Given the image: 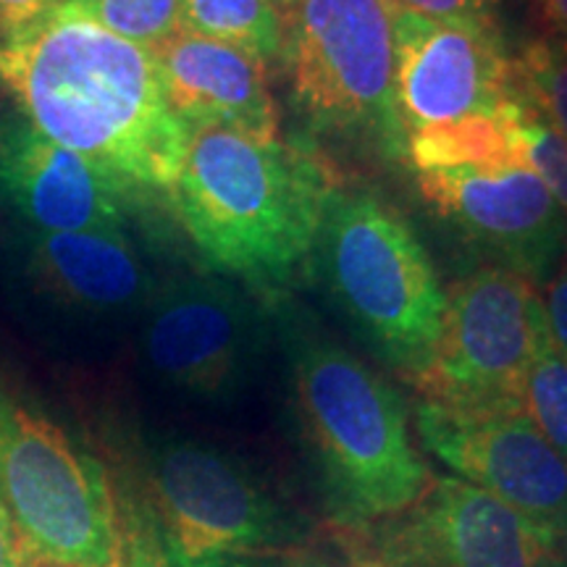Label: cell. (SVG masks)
<instances>
[{
	"instance_id": "24",
	"label": "cell",
	"mask_w": 567,
	"mask_h": 567,
	"mask_svg": "<svg viewBox=\"0 0 567 567\" xmlns=\"http://www.w3.org/2000/svg\"><path fill=\"white\" fill-rule=\"evenodd\" d=\"M538 297H542V308L544 318H547L551 342H555L557 350L567 360V250L559 258L555 271L549 274V279L542 284Z\"/></svg>"
},
{
	"instance_id": "26",
	"label": "cell",
	"mask_w": 567,
	"mask_h": 567,
	"mask_svg": "<svg viewBox=\"0 0 567 567\" xmlns=\"http://www.w3.org/2000/svg\"><path fill=\"white\" fill-rule=\"evenodd\" d=\"M534 11L542 24V38L567 48V0H534Z\"/></svg>"
},
{
	"instance_id": "12",
	"label": "cell",
	"mask_w": 567,
	"mask_h": 567,
	"mask_svg": "<svg viewBox=\"0 0 567 567\" xmlns=\"http://www.w3.org/2000/svg\"><path fill=\"white\" fill-rule=\"evenodd\" d=\"M513 97V55L496 24L394 11V105L405 137L494 116Z\"/></svg>"
},
{
	"instance_id": "11",
	"label": "cell",
	"mask_w": 567,
	"mask_h": 567,
	"mask_svg": "<svg viewBox=\"0 0 567 567\" xmlns=\"http://www.w3.org/2000/svg\"><path fill=\"white\" fill-rule=\"evenodd\" d=\"M260 350V313L221 279L187 276L147 300L142 354L179 392L208 402L231 400L252 375Z\"/></svg>"
},
{
	"instance_id": "8",
	"label": "cell",
	"mask_w": 567,
	"mask_h": 567,
	"mask_svg": "<svg viewBox=\"0 0 567 567\" xmlns=\"http://www.w3.org/2000/svg\"><path fill=\"white\" fill-rule=\"evenodd\" d=\"M544 323L534 281L494 264L478 268L446 289L434 352L408 384L439 405H520Z\"/></svg>"
},
{
	"instance_id": "29",
	"label": "cell",
	"mask_w": 567,
	"mask_h": 567,
	"mask_svg": "<svg viewBox=\"0 0 567 567\" xmlns=\"http://www.w3.org/2000/svg\"><path fill=\"white\" fill-rule=\"evenodd\" d=\"M271 3L276 6V9H281V11H284V9H289V6H292L295 0H271Z\"/></svg>"
},
{
	"instance_id": "17",
	"label": "cell",
	"mask_w": 567,
	"mask_h": 567,
	"mask_svg": "<svg viewBox=\"0 0 567 567\" xmlns=\"http://www.w3.org/2000/svg\"><path fill=\"white\" fill-rule=\"evenodd\" d=\"M182 30L237 48L268 66L284 45V11L271 0H182Z\"/></svg>"
},
{
	"instance_id": "19",
	"label": "cell",
	"mask_w": 567,
	"mask_h": 567,
	"mask_svg": "<svg viewBox=\"0 0 567 567\" xmlns=\"http://www.w3.org/2000/svg\"><path fill=\"white\" fill-rule=\"evenodd\" d=\"M520 405L549 444L567 457V360L551 342L547 323L523 379Z\"/></svg>"
},
{
	"instance_id": "14",
	"label": "cell",
	"mask_w": 567,
	"mask_h": 567,
	"mask_svg": "<svg viewBox=\"0 0 567 567\" xmlns=\"http://www.w3.org/2000/svg\"><path fill=\"white\" fill-rule=\"evenodd\" d=\"M0 195L32 231L124 229L130 195L21 118L0 130Z\"/></svg>"
},
{
	"instance_id": "16",
	"label": "cell",
	"mask_w": 567,
	"mask_h": 567,
	"mask_svg": "<svg viewBox=\"0 0 567 567\" xmlns=\"http://www.w3.org/2000/svg\"><path fill=\"white\" fill-rule=\"evenodd\" d=\"M30 268L48 292L90 313H118L151 300V274L124 229L32 231Z\"/></svg>"
},
{
	"instance_id": "23",
	"label": "cell",
	"mask_w": 567,
	"mask_h": 567,
	"mask_svg": "<svg viewBox=\"0 0 567 567\" xmlns=\"http://www.w3.org/2000/svg\"><path fill=\"white\" fill-rule=\"evenodd\" d=\"M394 11L439 21H478L496 24L499 0H386Z\"/></svg>"
},
{
	"instance_id": "32",
	"label": "cell",
	"mask_w": 567,
	"mask_h": 567,
	"mask_svg": "<svg viewBox=\"0 0 567 567\" xmlns=\"http://www.w3.org/2000/svg\"><path fill=\"white\" fill-rule=\"evenodd\" d=\"M30 567H51V565H30Z\"/></svg>"
},
{
	"instance_id": "28",
	"label": "cell",
	"mask_w": 567,
	"mask_h": 567,
	"mask_svg": "<svg viewBox=\"0 0 567 567\" xmlns=\"http://www.w3.org/2000/svg\"><path fill=\"white\" fill-rule=\"evenodd\" d=\"M292 567H337V565H331V563H323V559H310V563H308V559H305V563H302V559H300V563H295ZM350 567H358V563H352Z\"/></svg>"
},
{
	"instance_id": "18",
	"label": "cell",
	"mask_w": 567,
	"mask_h": 567,
	"mask_svg": "<svg viewBox=\"0 0 567 567\" xmlns=\"http://www.w3.org/2000/svg\"><path fill=\"white\" fill-rule=\"evenodd\" d=\"M515 95L567 142V48L536 38L513 55Z\"/></svg>"
},
{
	"instance_id": "1",
	"label": "cell",
	"mask_w": 567,
	"mask_h": 567,
	"mask_svg": "<svg viewBox=\"0 0 567 567\" xmlns=\"http://www.w3.org/2000/svg\"><path fill=\"white\" fill-rule=\"evenodd\" d=\"M0 84L34 130L130 197L172 193L189 130L166 101L155 55L76 0L0 40Z\"/></svg>"
},
{
	"instance_id": "31",
	"label": "cell",
	"mask_w": 567,
	"mask_h": 567,
	"mask_svg": "<svg viewBox=\"0 0 567 567\" xmlns=\"http://www.w3.org/2000/svg\"><path fill=\"white\" fill-rule=\"evenodd\" d=\"M555 567H567V563H563V559H559V563H557Z\"/></svg>"
},
{
	"instance_id": "7",
	"label": "cell",
	"mask_w": 567,
	"mask_h": 567,
	"mask_svg": "<svg viewBox=\"0 0 567 567\" xmlns=\"http://www.w3.org/2000/svg\"><path fill=\"white\" fill-rule=\"evenodd\" d=\"M151 513L172 567H292L302 528L237 457L197 439L147 455Z\"/></svg>"
},
{
	"instance_id": "30",
	"label": "cell",
	"mask_w": 567,
	"mask_h": 567,
	"mask_svg": "<svg viewBox=\"0 0 567 567\" xmlns=\"http://www.w3.org/2000/svg\"><path fill=\"white\" fill-rule=\"evenodd\" d=\"M354 563H358V567H375L371 559H365V557L363 559H354Z\"/></svg>"
},
{
	"instance_id": "9",
	"label": "cell",
	"mask_w": 567,
	"mask_h": 567,
	"mask_svg": "<svg viewBox=\"0 0 567 567\" xmlns=\"http://www.w3.org/2000/svg\"><path fill=\"white\" fill-rule=\"evenodd\" d=\"M415 434L457 478L567 538V457L523 405L452 408L421 400Z\"/></svg>"
},
{
	"instance_id": "6",
	"label": "cell",
	"mask_w": 567,
	"mask_h": 567,
	"mask_svg": "<svg viewBox=\"0 0 567 567\" xmlns=\"http://www.w3.org/2000/svg\"><path fill=\"white\" fill-rule=\"evenodd\" d=\"M0 502L30 565L124 567L122 509L105 467L3 394Z\"/></svg>"
},
{
	"instance_id": "2",
	"label": "cell",
	"mask_w": 567,
	"mask_h": 567,
	"mask_svg": "<svg viewBox=\"0 0 567 567\" xmlns=\"http://www.w3.org/2000/svg\"><path fill=\"white\" fill-rule=\"evenodd\" d=\"M334 189L329 168L302 147L200 126L168 195L208 268L279 289L310 260Z\"/></svg>"
},
{
	"instance_id": "27",
	"label": "cell",
	"mask_w": 567,
	"mask_h": 567,
	"mask_svg": "<svg viewBox=\"0 0 567 567\" xmlns=\"http://www.w3.org/2000/svg\"><path fill=\"white\" fill-rule=\"evenodd\" d=\"M0 567H30L3 502H0Z\"/></svg>"
},
{
	"instance_id": "21",
	"label": "cell",
	"mask_w": 567,
	"mask_h": 567,
	"mask_svg": "<svg viewBox=\"0 0 567 567\" xmlns=\"http://www.w3.org/2000/svg\"><path fill=\"white\" fill-rule=\"evenodd\" d=\"M517 132H520L526 163L547 184L551 197L567 216V142L520 97H517Z\"/></svg>"
},
{
	"instance_id": "13",
	"label": "cell",
	"mask_w": 567,
	"mask_h": 567,
	"mask_svg": "<svg viewBox=\"0 0 567 567\" xmlns=\"http://www.w3.org/2000/svg\"><path fill=\"white\" fill-rule=\"evenodd\" d=\"M431 208L494 266L542 287L567 250V216L528 163L415 174Z\"/></svg>"
},
{
	"instance_id": "5",
	"label": "cell",
	"mask_w": 567,
	"mask_h": 567,
	"mask_svg": "<svg viewBox=\"0 0 567 567\" xmlns=\"http://www.w3.org/2000/svg\"><path fill=\"white\" fill-rule=\"evenodd\" d=\"M279 61L289 103L316 134L405 158L386 0H295L284 9Z\"/></svg>"
},
{
	"instance_id": "10",
	"label": "cell",
	"mask_w": 567,
	"mask_h": 567,
	"mask_svg": "<svg viewBox=\"0 0 567 567\" xmlns=\"http://www.w3.org/2000/svg\"><path fill=\"white\" fill-rule=\"evenodd\" d=\"M563 538L484 488L434 476L400 515L373 528L375 567H555Z\"/></svg>"
},
{
	"instance_id": "25",
	"label": "cell",
	"mask_w": 567,
	"mask_h": 567,
	"mask_svg": "<svg viewBox=\"0 0 567 567\" xmlns=\"http://www.w3.org/2000/svg\"><path fill=\"white\" fill-rule=\"evenodd\" d=\"M66 0H0V40L17 34Z\"/></svg>"
},
{
	"instance_id": "15",
	"label": "cell",
	"mask_w": 567,
	"mask_h": 567,
	"mask_svg": "<svg viewBox=\"0 0 567 567\" xmlns=\"http://www.w3.org/2000/svg\"><path fill=\"white\" fill-rule=\"evenodd\" d=\"M153 55L166 101L189 132L226 126L260 140L279 137V111L260 61L184 30Z\"/></svg>"
},
{
	"instance_id": "3",
	"label": "cell",
	"mask_w": 567,
	"mask_h": 567,
	"mask_svg": "<svg viewBox=\"0 0 567 567\" xmlns=\"http://www.w3.org/2000/svg\"><path fill=\"white\" fill-rule=\"evenodd\" d=\"M289 392L326 507L368 530L400 515L431 484L396 389L334 339L287 326Z\"/></svg>"
},
{
	"instance_id": "20",
	"label": "cell",
	"mask_w": 567,
	"mask_h": 567,
	"mask_svg": "<svg viewBox=\"0 0 567 567\" xmlns=\"http://www.w3.org/2000/svg\"><path fill=\"white\" fill-rule=\"evenodd\" d=\"M97 24L155 51L182 30V0H76Z\"/></svg>"
},
{
	"instance_id": "4",
	"label": "cell",
	"mask_w": 567,
	"mask_h": 567,
	"mask_svg": "<svg viewBox=\"0 0 567 567\" xmlns=\"http://www.w3.org/2000/svg\"><path fill=\"white\" fill-rule=\"evenodd\" d=\"M310 264L354 331L402 379L429 363L446 292L421 239L392 205L365 189L337 187Z\"/></svg>"
},
{
	"instance_id": "22",
	"label": "cell",
	"mask_w": 567,
	"mask_h": 567,
	"mask_svg": "<svg viewBox=\"0 0 567 567\" xmlns=\"http://www.w3.org/2000/svg\"><path fill=\"white\" fill-rule=\"evenodd\" d=\"M124 567H172L161 547L151 507L126 505L122 509Z\"/></svg>"
}]
</instances>
